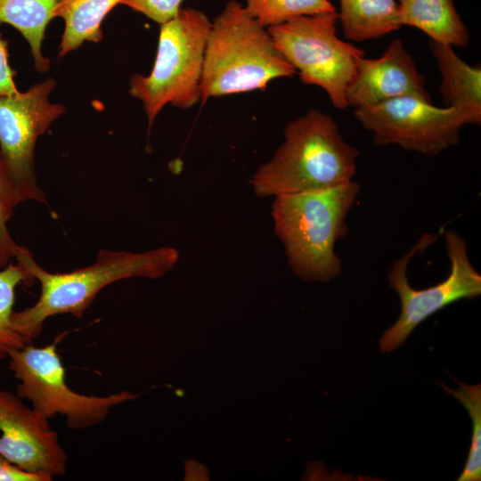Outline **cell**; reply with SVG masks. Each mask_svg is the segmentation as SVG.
<instances>
[{"label":"cell","mask_w":481,"mask_h":481,"mask_svg":"<svg viewBox=\"0 0 481 481\" xmlns=\"http://www.w3.org/2000/svg\"><path fill=\"white\" fill-rule=\"evenodd\" d=\"M34 281L18 264L9 263L0 271V363L11 351L29 344L16 331L12 323L15 289L20 283L31 284Z\"/></svg>","instance_id":"obj_18"},{"label":"cell","mask_w":481,"mask_h":481,"mask_svg":"<svg viewBox=\"0 0 481 481\" xmlns=\"http://www.w3.org/2000/svg\"><path fill=\"white\" fill-rule=\"evenodd\" d=\"M48 420L17 394L0 389V455L44 481L63 476L69 460Z\"/></svg>","instance_id":"obj_11"},{"label":"cell","mask_w":481,"mask_h":481,"mask_svg":"<svg viewBox=\"0 0 481 481\" xmlns=\"http://www.w3.org/2000/svg\"><path fill=\"white\" fill-rule=\"evenodd\" d=\"M183 2V0H123L120 4L161 25L179 12Z\"/></svg>","instance_id":"obj_22"},{"label":"cell","mask_w":481,"mask_h":481,"mask_svg":"<svg viewBox=\"0 0 481 481\" xmlns=\"http://www.w3.org/2000/svg\"><path fill=\"white\" fill-rule=\"evenodd\" d=\"M20 203L21 201L0 153V263L2 268L15 257L20 248L11 237L7 229V222Z\"/></svg>","instance_id":"obj_21"},{"label":"cell","mask_w":481,"mask_h":481,"mask_svg":"<svg viewBox=\"0 0 481 481\" xmlns=\"http://www.w3.org/2000/svg\"><path fill=\"white\" fill-rule=\"evenodd\" d=\"M398 20L428 35L430 40L465 47L469 43V30L453 0H396Z\"/></svg>","instance_id":"obj_14"},{"label":"cell","mask_w":481,"mask_h":481,"mask_svg":"<svg viewBox=\"0 0 481 481\" xmlns=\"http://www.w3.org/2000/svg\"><path fill=\"white\" fill-rule=\"evenodd\" d=\"M59 0H0V23L11 25L28 41L35 68L46 72L50 61L43 55L45 29Z\"/></svg>","instance_id":"obj_17"},{"label":"cell","mask_w":481,"mask_h":481,"mask_svg":"<svg viewBox=\"0 0 481 481\" xmlns=\"http://www.w3.org/2000/svg\"><path fill=\"white\" fill-rule=\"evenodd\" d=\"M338 12L304 15L267 28L300 80L323 89L338 110L348 108L346 94L364 51L338 36Z\"/></svg>","instance_id":"obj_6"},{"label":"cell","mask_w":481,"mask_h":481,"mask_svg":"<svg viewBox=\"0 0 481 481\" xmlns=\"http://www.w3.org/2000/svg\"><path fill=\"white\" fill-rule=\"evenodd\" d=\"M211 20L201 11L181 8L160 25L158 51L148 76L134 75L129 93L143 102L148 130L162 109H190L201 102V77Z\"/></svg>","instance_id":"obj_5"},{"label":"cell","mask_w":481,"mask_h":481,"mask_svg":"<svg viewBox=\"0 0 481 481\" xmlns=\"http://www.w3.org/2000/svg\"><path fill=\"white\" fill-rule=\"evenodd\" d=\"M412 96L431 102L425 78L400 39L393 40L378 58L360 57L346 99L354 109Z\"/></svg>","instance_id":"obj_12"},{"label":"cell","mask_w":481,"mask_h":481,"mask_svg":"<svg viewBox=\"0 0 481 481\" xmlns=\"http://www.w3.org/2000/svg\"><path fill=\"white\" fill-rule=\"evenodd\" d=\"M441 75L439 91L446 107L461 111L469 124L481 123V68L465 62L453 47L430 40Z\"/></svg>","instance_id":"obj_13"},{"label":"cell","mask_w":481,"mask_h":481,"mask_svg":"<svg viewBox=\"0 0 481 481\" xmlns=\"http://www.w3.org/2000/svg\"><path fill=\"white\" fill-rule=\"evenodd\" d=\"M354 114L372 133L376 144L397 145L424 155H436L457 144L461 127L469 124L455 108H439L412 96L354 109Z\"/></svg>","instance_id":"obj_10"},{"label":"cell","mask_w":481,"mask_h":481,"mask_svg":"<svg viewBox=\"0 0 481 481\" xmlns=\"http://www.w3.org/2000/svg\"><path fill=\"white\" fill-rule=\"evenodd\" d=\"M360 185L352 180L332 188L274 197V233L288 263L305 281H330L342 272L336 243L348 232L347 216Z\"/></svg>","instance_id":"obj_3"},{"label":"cell","mask_w":481,"mask_h":481,"mask_svg":"<svg viewBox=\"0 0 481 481\" xmlns=\"http://www.w3.org/2000/svg\"><path fill=\"white\" fill-rule=\"evenodd\" d=\"M61 334L51 344L35 346L30 343L10 352L9 369L19 380L16 394L32 407L53 418L61 415L70 429H84L104 421L110 410L138 397L120 391L105 396L87 395L69 387L66 370L57 351Z\"/></svg>","instance_id":"obj_7"},{"label":"cell","mask_w":481,"mask_h":481,"mask_svg":"<svg viewBox=\"0 0 481 481\" xmlns=\"http://www.w3.org/2000/svg\"><path fill=\"white\" fill-rule=\"evenodd\" d=\"M53 77L26 92L0 94V153L21 202L47 203L35 169V145L40 135L66 109L49 100Z\"/></svg>","instance_id":"obj_9"},{"label":"cell","mask_w":481,"mask_h":481,"mask_svg":"<svg viewBox=\"0 0 481 481\" xmlns=\"http://www.w3.org/2000/svg\"><path fill=\"white\" fill-rule=\"evenodd\" d=\"M296 74L267 29L238 1H229L211 21L200 83L202 102L264 90L272 80Z\"/></svg>","instance_id":"obj_4"},{"label":"cell","mask_w":481,"mask_h":481,"mask_svg":"<svg viewBox=\"0 0 481 481\" xmlns=\"http://www.w3.org/2000/svg\"><path fill=\"white\" fill-rule=\"evenodd\" d=\"M7 42L0 33V94H11L18 92L14 83L15 71L9 63Z\"/></svg>","instance_id":"obj_23"},{"label":"cell","mask_w":481,"mask_h":481,"mask_svg":"<svg viewBox=\"0 0 481 481\" xmlns=\"http://www.w3.org/2000/svg\"><path fill=\"white\" fill-rule=\"evenodd\" d=\"M358 156L335 120L312 109L287 124L283 143L250 183L262 198L332 188L353 180Z\"/></svg>","instance_id":"obj_2"},{"label":"cell","mask_w":481,"mask_h":481,"mask_svg":"<svg viewBox=\"0 0 481 481\" xmlns=\"http://www.w3.org/2000/svg\"><path fill=\"white\" fill-rule=\"evenodd\" d=\"M338 21L347 40L379 38L401 28L396 0H339Z\"/></svg>","instance_id":"obj_16"},{"label":"cell","mask_w":481,"mask_h":481,"mask_svg":"<svg viewBox=\"0 0 481 481\" xmlns=\"http://www.w3.org/2000/svg\"><path fill=\"white\" fill-rule=\"evenodd\" d=\"M14 258L41 286L33 306L12 314L14 330L31 342L40 335L48 318L59 314L81 318L98 293L117 281L164 276L177 263L179 253L170 247L140 253L101 249L93 265L68 273L45 270L25 247L20 246Z\"/></svg>","instance_id":"obj_1"},{"label":"cell","mask_w":481,"mask_h":481,"mask_svg":"<svg viewBox=\"0 0 481 481\" xmlns=\"http://www.w3.org/2000/svg\"><path fill=\"white\" fill-rule=\"evenodd\" d=\"M0 268H2V266H1V263H0Z\"/></svg>","instance_id":"obj_25"},{"label":"cell","mask_w":481,"mask_h":481,"mask_svg":"<svg viewBox=\"0 0 481 481\" xmlns=\"http://www.w3.org/2000/svg\"><path fill=\"white\" fill-rule=\"evenodd\" d=\"M0 481H44V479L37 475L20 469L0 455Z\"/></svg>","instance_id":"obj_24"},{"label":"cell","mask_w":481,"mask_h":481,"mask_svg":"<svg viewBox=\"0 0 481 481\" xmlns=\"http://www.w3.org/2000/svg\"><path fill=\"white\" fill-rule=\"evenodd\" d=\"M244 7L265 29L298 16L336 11L330 0H246Z\"/></svg>","instance_id":"obj_19"},{"label":"cell","mask_w":481,"mask_h":481,"mask_svg":"<svg viewBox=\"0 0 481 481\" xmlns=\"http://www.w3.org/2000/svg\"><path fill=\"white\" fill-rule=\"evenodd\" d=\"M436 240V235L424 234L388 272L390 287L401 301V313L396 322L379 338L383 353L401 346L418 325L436 312L461 299H472L481 294V274L473 266L465 240L455 231L444 232L450 273L441 282L427 289L411 287L407 267L416 254L422 252Z\"/></svg>","instance_id":"obj_8"},{"label":"cell","mask_w":481,"mask_h":481,"mask_svg":"<svg viewBox=\"0 0 481 481\" xmlns=\"http://www.w3.org/2000/svg\"><path fill=\"white\" fill-rule=\"evenodd\" d=\"M123 0H59L53 18H61L64 31L59 47L62 57L77 50L85 42L102 38V23L107 14Z\"/></svg>","instance_id":"obj_15"},{"label":"cell","mask_w":481,"mask_h":481,"mask_svg":"<svg viewBox=\"0 0 481 481\" xmlns=\"http://www.w3.org/2000/svg\"><path fill=\"white\" fill-rule=\"evenodd\" d=\"M458 389L441 387L455 397L468 411L471 419L472 435L466 464L457 481L481 480V385H467L454 379Z\"/></svg>","instance_id":"obj_20"}]
</instances>
